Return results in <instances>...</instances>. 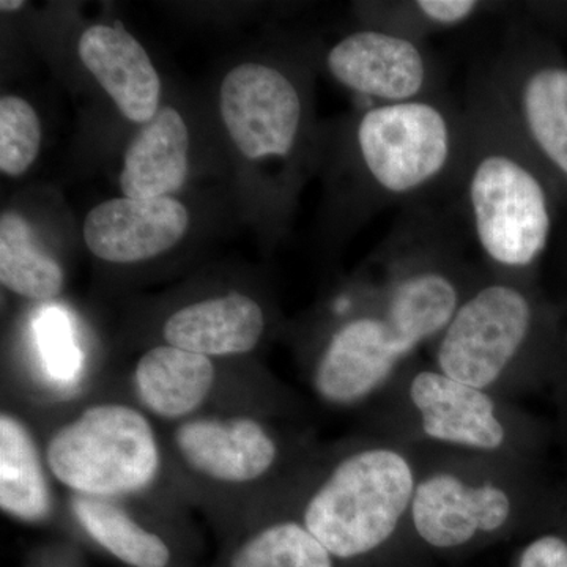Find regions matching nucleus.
Returning a JSON list of instances; mask_svg holds the SVG:
<instances>
[{"label":"nucleus","instance_id":"f257e3e1","mask_svg":"<svg viewBox=\"0 0 567 567\" xmlns=\"http://www.w3.org/2000/svg\"><path fill=\"white\" fill-rule=\"evenodd\" d=\"M450 207L405 208L371 262L360 305L324 339L312 388L333 406L371 404L445 330L486 270Z\"/></svg>","mask_w":567,"mask_h":567},{"label":"nucleus","instance_id":"f03ea898","mask_svg":"<svg viewBox=\"0 0 567 567\" xmlns=\"http://www.w3.org/2000/svg\"><path fill=\"white\" fill-rule=\"evenodd\" d=\"M465 110L468 148L446 203L487 274L533 282L554 229L550 182L472 87Z\"/></svg>","mask_w":567,"mask_h":567},{"label":"nucleus","instance_id":"7ed1b4c3","mask_svg":"<svg viewBox=\"0 0 567 567\" xmlns=\"http://www.w3.org/2000/svg\"><path fill=\"white\" fill-rule=\"evenodd\" d=\"M468 140V112L446 95L364 107L346 144L360 210L372 215L447 199Z\"/></svg>","mask_w":567,"mask_h":567},{"label":"nucleus","instance_id":"20e7f679","mask_svg":"<svg viewBox=\"0 0 567 567\" xmlns=\"http://www.w3.org/2000/svg\"><path fill=\"white\" fill-rule=\"evenodd\" d=\"M374 436L409 446L525 458L536 425L509 399L451 379L420 357L374 401Z\"/></svg>","mask_w":567,"mask_h":567},{"label":"nucleus","instance_id":"39448f33","mask_svg":"<svg viewBox=\"0 0 567 567\" xmlns=\"http://www.w3.org/2000/svg\"><path fill=\"white\" fill-rule=\"evenodd\" d=\"M415 447L417 480L410 533L425 547L462 550L514 533L535 514L529 461Z\"/></svg>","mask_w":567,"mask_h":567},{"label":"nucleus","instance_id":"423d86ee","mask_svg":"<svg viewBox=\"0 0 567 567\" xmlns=\"http://www.w3.org/2000/svg\"><path fill=\"white\" fill-rule=\"evenodd\" d=\"M548 341V311L533 282L486 271L427 347V361L451 379L513 401L539 374Z\"/></svg>","mask_w":567,"mask_h":567},{"label":"nucleus","instance_id":"0eeeda50","mask_svg":"<svg viewBox=\"0 0 567 567\" xmlns=\"http://www.w3.org/2000/svg\"><path fill=\"white\" fill-rule=\"evenodd\" d=\"M416 480L415 446L372 436L328 468L300 520L334 558L368 557L410 533Z\"/></svg>","mask_w":567,"mask_h":567},{"label":"nucleus","instance_id":"6e6552de","mask_svg":"<svg viewBox=\"0 0 567 567\" xmlns=\"http://www.w3.org/2000/svg\"><path fill=\"white\" fill-rule=\"evenodd\" d=\"M470 87L506 123L550 185L567 189V65L514 22Z\"/></svg>","mask_w":567,"mask_h":567},{"label":"nucleus","instance_id":"1a4fd4ad","mask_svg":"<svg viewBox=\"0 0 567 567\" xmlns=\"http://www.w3.org/2000/svg\"><path fill=\"white\" fill-rule=\"evenodd\" d=\"M48 472L73 494L114 499L144 492L162 468L147 417L125 404H96L48 442Z\"/></svg>","mask_w":567,"mask_h":567},{"label":"nucleus","instance_id":"9d476101","mask_svg":"<svg viewBox=\"0 0 567 567\" xmlns=\"http://www.w3.org/2000/svg\"><path fill=\"white\" fill-rule=\"evenodd\" d=\"M324 63L339 84L374 104L445 95V70L425 41L383 29L364 25L336 41Z\"/></svg>","mask_w":567,"mask_h":567},{"label":"nucleus","instance_id":"9b49d317","mask_svg":"<svg viewBox=\"0 0 567 567\" xmlns=\"http://www.w3.org/2000/svg\"><path fill=\"white\" fill-rule=\"evenodd\" d=\"M224 126L251 162H287L300 148L306 125L303 93L282 70L248 62L224 76L219 91Z\"/></svg>","mask_w":567,"mask_h":567},{"label":"nucleus","instance_id":"f8f14e48","mask_svg":"<svg viewBox=\"0 0 567 567\" xmlns=\"http://www.w3.org/2000/svg\"><path fill=\"white\" fill-rule=\"evenodd\" d=\"M188 227L189 213L174 197H117L89 212L82 237L93 256L104 262L128 265L169 251Z\"/></svg>","mask_w":567,"mask_h":567},{"label":"nucleus","instance_id":"ddd939ff","mask_svg":"<svg viewBox=\"0 0 567 567\" xmlns=\"http://www.w3.org/2000/svg\"><path fill=\"white\" fill-rule=\"evenodd\" d=\"M183 462L197 475L223 484H249L278 464V440L249 416L194 417L174 434Z\"/></svg>","mask_w":567,"mask_h":567},{"label":"nucleus","instance_id":"4468645a","mask_svg":"<svg viewBox=\"0 0 567 567\" xmlns=\"http://www.w3.org/2000/svg\"><path fill=\"white\" fill-rule=\"evenodd\" d=\"M78 52L128 121L151 122L159 111L162 81L144 47L125 29L96 24L82 32Z\"/></svg>","mask_w":567,"mask_h":567},{"label":"nucleus","instance_id":"2eb2a0df","mask_svg":"<svg viewBox=\"0 0 567 567\" xmlns=\"http://www.w3.org/2000/svg\"><path fill=\"white\" fill-rule=\"evenodd\" d=\"M265 328L262 306L244 293L230 292L183 306L164 323L163 338L166 344L204 357H234L252 352Z\"/></svg>","mask_w":567,"mask_h":567},{"label":"nucleus","instance_id":"dca6fc26","mask_svg":"<svg viewBox=\"0 0 567 567\" xmlns=\"http://www.w3.org/2000/svg\"><path fill=\"white\" fill-rule=\"evenodd\" d=\"M189 132L181 112L163 107L141 126L123 156L121 189L130 199L171 197L185 185Z\"/></svg>","mask_w":567,"mask_h":567},{"label":"nucleus","instance_id":"f3484780","mask_svg":"<svg viewBox=\"0 0 567 567\" xmlns=\"http://www.w3.org/2000/svg\"><path fill=\"white\" fill-rule=\"evenodd\" d=\"M212 358L174 346L145 352L134 368V393L162 420H182L203 406L215 385Z\"/></svg>","mask_w":567,"mask_h":567},{"label":"nucleus","instance_id":"a211bd4d","mask_svg":"<svg viewBox=\"0 0 567 567\" xmlns=\"http://www.w3.org/2000/svg\"><path fill=\"white\" fill-rule=\"evenodd\" d=\"M32 432L20 417L0 415V509L7 516L40 524L51 516L54 498Z\"/></svg>","mask_w":567,"mask_h":567},{"label":"nucleus","instance_id":"6ab92c4d","mask_svg":"<svg viewBox=\"0 0 567 567\" xmlns=\"http://www.w3.org/2000/svg\"><path fill=\"white\" fill-rule=\"evenodd\" d=\"M71 513L89 536L115 558L132 567H167L171 550L166 543L137 524L117 503L73 494Z\"/></svg>","mask_w":567,"mask_h":567},{"label":"nucleus","instance_id":"aec40b11","mask_svg":"<svg viewBox=\"0 0 567 567\" xmlns=\"http://www.w3.org/2000/svg\"><path fill=\"white\" fill-rule=\"evenodd\" d=\"M0 282L29 300H52L62 293L65 274L37 244L31 224L17 212L0 216Z\"/></svg>","mask_w":567,"mask_h":567},{"label":"nucleus","instance_id":"412c9836","mask_svg":"<svg viewBox=\"0 0 567 567\" xmlns=\"http://www.w3.org/2000/svg\"><path fill=\"white\" fill-rule=\"evenodd\" d=\"M496 9L498 3L481 0H386L358 7L365 28L383 29L417 41L464 28Z\"/></svg>","mask_w":567,"mask_h":567},{"label":"nucleus","instance_id":"4be33fe9","mask_svg":"<svg viewBox=\"0 0 567 567\" xmlns=\"http://www.w3.org/2000/svg\"><path fill=\"white\" fill-rule=\"evenodd\" d=\"M233 567H334V557L303 522L287 518L245 540L234 554Z\"/></svg>","mask_w":567,"mask_h":567},{"label":"nucleus","instance_id":"5701e85b","mask_svg":"<svg viewBox=\"0 0 567 567\" xmlns=\"http://www.w3.org/2000/svg\"><path fill=\"white\" fill-rule=\"evenodd\" d=\"M41 122L32 104L21 96L0 99V173L20 177L28 173L41 147Z\"/></svg>","mask_w":567,"mask_h":567},{"label":"nucleus","instance_id":"b1692460","mask_svg":"<svg viewBox=\"0 0 567 567\" xmlns=\"http://www.w3.org/2000/svg\"><path fill=\"white\" fill-rule=\"evenodd\" d=\"M516 567H567V537L558 533L533 537L518 554Z\"/></svg>","mask_w":567,"mask_h":567},{"label":"nucleus","instance_id":"393cba45","mask_svg":"<svg viewBox=\"0 0 567 567\" xmlns=\"http://www.w3.org/2000/svg\"><path fill=\"white\" fill-rule=\"evenodd\" d=\"M25 6H28V3L22 2V0H2V2H0V10H2L3 13H13V11L24 9Z\"/></svg>","mask_w":567,"mask_h":567}]
</instances>
